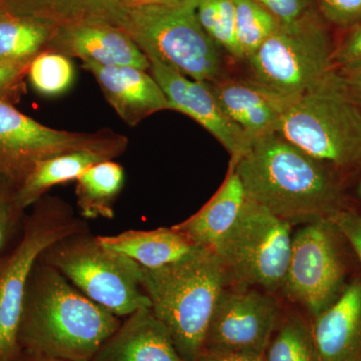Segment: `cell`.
Wrapping results in <instances>:
<instances>
[{
    "label": "cell",
    "mask_w": 361,
    "mask_h": 361,
    "mask_svg": "<svg viewBox=\"0 0 361 361\" xmlns=\"http://www.w3.org/2000/svg\"><path fill=\"white\" fill-rule=\"evenodd\" d=\"M6 11H4V7H2L1 4H0V18H2V16H6Z\"/></svg>",
    "instance_id": "41"
},
{
    "label": "cell",
    "mask_w": 361,
    "mask_h": 361,
    "mask_svg": "<svg viewBox=\"0 0 361 361\" xmlns=\"http://www.w3.org/2000/svg\"><path fill=\"white\" fill-rule=\"evenodd\" d=\"M278 317L279 307L272 297L227 287L214 310L204 350L265 355Z\"/></svg>",
    "instance_id": "12"
},
{
    "label": "cell",
    "mask_w": 361,
    "mask_h": 361,
    "mask_svg": "<svg viewBox=\"0 0 361 361\" xmlns=\"http://www.w3.org/2000/svg\"><path fill=\"white\" fill-rule=\"evenodd\" d=\"M208 84L221 108L244 133L251 146L260 137L276 133L278 123L292 104L251 78L224 77Z\"/></svg>",
    "instance_id": "16"
},
{
    "label": "cell",
    "mask_w": 361,
    "mask_h": 361,
    "mask_svg": "<svg viewBox=\"0 0 361 361\" xmlns=\"http://www.w3.org/2000/svg\"><path fill=\"white\" fill-rule=\"evenodd\" d=\"M146 56L151 75L167 97L172 111L190 116L210 133L231 157L229 170L234 169L251 144L226 115L208 82L192 80L155 56Z\"/></svg>",
    "instance_id": "13"
},
{
    "label": "cell",
    "mask_w": 361,
    "mask_h": 361,
    "mask_svg": "<svg viewBox=\"0 0 361 361\" xmlns=\"http://www.w3.org/2000/svg\"><path fill=\"white\" fill-rule=\"evenodd\" d=\"M315 4L329 25L349 30L361 23V0H315Z\"/></svg>",
    "instance_id": "30"
},
{
    "label": "cell",
    "mask_w": 361,
    "mask_h": 361,
    "mask_svg": "<svg viewBox=\"0 0 361 361\" xmlns=\"http://www.w3.org/2000/svg\"><path fill=\"white\" fill-rule=\"evenodd\" d=\"M99 239L104 246L128 256L146 269L176 262L198 248L174 227L128 230Z\"/></svg>",
    "instance_id": "21"
},
{
    "label": "cell",
    "mask_w": 361,
    "mask_h": 361,
    "mask_svg": "<svg viewBox=\"0 0 361 361\" xmlns=\"http://www.w3.org/2000/svg\"><path fill=\"white\" fill-rule=\"evenodd\" d=\"M129 139L111 130L96 133L51 129L0 99V174L16 188L40 161L78 149H109L123 155Z\"/></svg>",
    "instance_id": "11"
},
{
    "label": "cell",
    "mask_w": 361,
    "mask_h": 361,
    "mask_svg": "<svg viewBox=\"0 0 361 361\" xmlns=\"http://www.w3.org/2000/svg\"><path fill=\"white\" fill-rule=\"evenodd\" d=\"M246 202L241 180L228 171L222 186L201 210L184 222L173 226L193 245L212 248L238 218Z\"/></svg>",
    "instance_id": "19"
},
{
    "label": "cell",
    "mask_w": 361,
    "mask_h": 361,
    "mask_svg": "<svg viewBox=\"0 0 361 361\" xmlns=\"http://www.w3.org/2000/svg\"><path fill=\"white\" fill-rule=\"evenodd\" d=\"M235 7V32L244 61L250 58L281 23L254 0H233Z\"/></svg>",
    "instance_id": "25"
},
{
    "label": "cell",
    "mask_w": 361,
    "mask_h": 361,
    "mask_svg": "<svg viewBox=\"0 0 361 361\" xmlns=\"http://www.w3.org/2000/svg\"><path fill=\"white\" fill-rule=\"evenodd\" d=\"M47 51L59 52L84 63L134 66L149 71V61L123 28L104 20H85L56 27Z\"/></svg>",
    "instance_id": "14"
},
{
    "label": "cell",
    "mask_w": 361,
    "mask_h": 361,
    "mask_svg": "<svg viewBox=\"0 0 361 361\" xmlns=\"http://www.w3.org/2000/svg\"><path fill=\"white\" fill-rule=\"evenodd\" d=\"M18 361H66L56 360V358L44 357V356L28 355V353H21Z\"/></svg>",
    "instance_id": "37"
},
{
    "label": "cell",
    "mask_w": 361,
    "mask_h": 361,
    "mask_svg": "<svg viewBox=\"0 0 361 361\" xmlns=\"http://www.w3.org/2000/svg\"><path fill=\"white\" fill-rule=\"evenodd\" d=\"M336 82L361 108V66L349 70H334Z\"/></svg>",
    "instance_id": "35"
},
{
    "label": "cell",
    "mask_w": 361,
    "mask_h": 361,
    "mask_svg": "<svg viewBox=\"0 0 361 361\" xmlns=\"http://www.w3.org/2000/svg\"><path fill=\"white\" fill-rule=\"evenodd\" d=\"M336 42L318 9L281 25L246 59L250 78L261 87L293 103L332 71Z\"/></svg>",
    "instance_id": "8"
},
{
    "label": "cell",
    "mask_w": 361,
    "mask_h": 361,
    "mask_svg": "<svg viewBox=\"0 0 361 361\" xmlns=\"http://www.w3.org/2000/svg\"><path fill=\"white\" fill-rule=\"evenodd\" d=\"M75 185L78 212L82 219H113L115 204L125 184V171L114 160L101 161L85 171Z\"/></svg>",
    "instance_id": "23"
},
{
    "label": "cell",
    "mask_w": 361,
    "mask_h": 361,
    "mask_svg": "<svg viewBox=\"0 0 361 361\" xmlns=\"http://www.w3.org/2000/svg\"><path fill=\"white\" fill-rule=\"evenodd\" d=\"M356 194H357L358 198L361 200V178L357 183V187H356Z\"/></svg>",
    "instance_id": "40"
},
{
    "label": "cell",
    "mask_w": 361,
    "mask_h": 361,
    "mask_svg": "<svg viewBox=\"0 0 361 361\" xmlns=\"http://www.w3.org/2000/svg\"><path fill=\"white\" fill-rule=\"evenodd\" d=\"M361 264V213L343 207L330 217Z\"/></svg>",
    "instance_id": "33"
},
{
    "label": "cell",
    "mask_w": 361,
    "mask_h": 361,
    "mask_svg": "<svg viewBox=\"0 0 361 361\" xmlns=\"http://www.w3.org/2000/svg\"><path fill=\"white\" fill-rule=\"evenodd\" d=\"M92 361H183L170 332L151 308L126 317Z\"/></svg>",
    "instance_id": "18"
},
{
    "label": "cell",
    "mask_w": 361,
    "mask_h": 361,
    "mask_svg": "<svg viewBox=\"0 0 361 361\" xmlns=\"http://www.w3.org/2000/svg\"><path fill=\"white\" fill-rule=\"evenodd\" d=\"M23 236L6 257L0 258V361H18V331L23 303L32 271L42 254L61 240L90 231L82 218L59 197L35 204Z\"/></svg>",
    "instance_id": "6"
},
{
    "label": "cell",
    "mask_w": 361,
    "mask_h": 361,
    "mask_svg": "<svg viewBox=\"0 0 361 361\" xmlns=\"http://www.w3.org/2000/svg\"><path fill=\"white\" fill-rule=\"evenodd\" d=\"M56 26L23 16L0 18V63L30 68L40 52L47 51Z\"/></svg>",
    "instance_id": "24"
},
{
    "label": "cell",
    "mask_w": 361,
    "mask_h": 361,
    "mask_svg": "<svg viewBox=\"0 0 361 361\" xmlns=\"http://www.w3.org/2000/svg\"><path fill=\"white\" fill-rule=\"evenodd\" d=\"M230 285L211 248L195 249L170 264L142 268V286L151 310L170 332L183 361H196L218 299Z\"/></svg>",
    "instance_id": "3"
},
{
    "label": "cell",
    "mask_w": 361,
    "mask_h": 361,
    "mask_svg": "<svg viewBox=\"0 0 361 361\" xmlns=\"http://www.w3.org/2000/svg\"><path fill=\"white\" fill-rule=\"evenodd\" d=\"M126 6L128 4H142V2H151L152 0H122Z\"/></svg>",
    "instance_id": "38"
},
{
    "label": "cell",
    "mask_w": 361,
    "mask_h": 361,
    "mask_svg": "<svg viewBox=\"0 0 361 361\" xmlns=\"http://www.w3.org/2000/svg\"><path fill=\"white\" fill-rule=\"evenodd\" d=\"M253 202L290 224L330 218L345 207L339 171L271 133L232 169Z\"/></svg>",
    "instance_id": "1"
},
{
    "label": "cell",
    "mask_w": 361,
    "mask_h": 361,
    "mask_svg": "<svg viewBox=\"0 0 361 361\" xmlns=\"http://www.w3.org/2000/svg\"><path fill=\"white\" fill-rule=\"evenodd\" d=\"M265 356L267 361H322L312 325L299 316H292L281 325Z\"/></svg>",
    "instance_id": "26"
},
{
    "label": "cell",
    "mask_w": 361,
    "mask_h": 361,
    "mask_svg": "<svg viewBox=\"0 0 361 361\" xmlns=\"http://www.w3.org/2000/svg\"><path fill=\"white\" fill-rule=\"evenodd\" d=\"M23 211L16 202V184L0 174V255L8 245Z\"/></svg>",
    "instance_id": "29"
},
{
    "label": "cell",
    "mask_w": 361,
    "mask_h": 361,
    "mask_svg": "<svg viewBox=\"0 0 361 361\" xmlns=\"http://www.w3.org/2000/svg\"><path fill=\"white\" fill-rule=\"evenodd\" d=\"M40 260L118 317L151 308L142 286V266L104 246L90 231L61 240L49 247Z\"/></svg>",
    "instance_id": "7"
},
{
    "label": "cell",
    "mask_w": 361,
    "mask_h": 361,
    "mask_svg": "<svg viewBox=\"0 0 361 361\" xmlns=\"http://www.w3.org/2000/svg\"><path fill=\"white\" fill-rule=\"evenodd\" d=\"M291 227L290 223L246 200L234 224L211 248L230 285L281 290L290 260Z\"/></svg>",
    "instance_id": "9"
},
{
    "label": "cell",
    "mask_w": 361,
    "mask_h": 361,
    "mask_svg": "<svg viewBox=\"0 0 361 361\" xmlns=\"http://www.w3.org/2000/svg\"><path fill=\"white\" fill-rule=\"evenodd\" d=\"M272 13L281 25L300 20L317 9L315 0H254Z\"/></svg>",
    "instance_id": "32"
},
{
    "label": "cell",
    "mask_w": 361,
    "mask_h": 361,
    "mask_svg": "<svg viewBox=\"0 0 361 361\" xmlns=\"http://www.w3.org/2000/svg\"><path fill=\"white\" fill-rule=\"evenodd\" d=\"M343 240L330 218L307 223L292 237L281 290L313 318L336 302L348 283Z\"/></svg>",
    "instance_id": "10"
},
{
    "label": "cell",
    "mask_w": 361,
    "mask_h": 361,
    "mask_svg": "<svg viewBox=\"0 0 361 361\" xmlns=\"http://www.w3.org/2000/svg\"><path fill=\"white\" fill-rule=\"evenodd\" d=\"M199 23L222 51L237 61H244L235 32L233 0H196Z\"/></svg>",
    "instance_id": "27"
},
{
    "label": "cell",
    "mask_w": 361,
    "mask_h": 361,
    "mask_svg": "<svg viewBox=\"0 0 361 361\" xmlns=\"http://www.w3.org/2000/svg\"><path fill=\"white\" fill-rule=\"evenodd\" d=\"M361 66V23L348 30L334 47L332 70H349Z\"/></svg>",
    "instance_id": "31"
},
{
    "label": "cell",
    "mask_w": 361,
    "mask_h": 361,
    "mask_svg": "<svg viewBox=\"0 0 361 361\" xmlns=\"http://www.w3.org/2000/svg\"><path fill=\"white\" fill-rule=\"evenodd\" d=\"M196 361H267L265 355L243 353H215L202 351Z\"/></svg>",
    "instance_id": "36"
},
{
    "label": "cell",
    "mask_w": 361,
    "mask_h": 361,
    "mask_svg": "<svg viewBox=\"0 0 361 361\" xmlns=\"http://www.w3.org/2000/svg\"><path fill=\"white\" fill-rule=\"evenodd\" d=\"M75 68L65 54L40 52L30 65L27 78L33 89L45 97H58L70 90L75 80Z\"/></svg>",
    "instance_id": "28"
},
{
    "label": "cell",
    "mask_w": 361,
    "mask_h": 361,
    "mask_svg": "<svg viewBox=\"0 0 361 361\" xmlns=\"http://www.w3.org/2000/svg\"><path fill=\"white\" fill-rule=\"evenodd\" d=\"M118 27L129 33L146 56H155L192 80L214 82L225 77L222 49L199 23L196 0L128 4Z\"/></svg>",
    "instance_id": "4"
},
{
    "label": "cell",
    "mask_w": 361,
    "mask_h": 361,
    "mask_svg": "<svg viewBox=\"0 0 361 361\" xmlns=\"http://www.w3.org/2000/svg\"><path fill=\"white\" fill-rule=\"evenodd\" d=\"M28 68L0 63V99L13 104L25 90V78Z\"/></svg>",
    "instance_id": "34"
},
{
    "label": "cell",
    "mask_w": 361,
    "mask_h": 361,
    "mask_svg": "<svg viewBox=\"0 0 361 361\" xmlns=\"http://www.w3.org/2000/svg\"><path fill=\"white\" fill-rule=\"evenodd\" d=\"M122 318L82 293L40 260L32 271L21 314V353L66 361H92Z\"/></svg>",
    "instance_id": "2"
},
{
    "label": "cell",
    "mask_w": 361,
    "mask_h": 361,
    "mask_svg": "<svg viewBox=\"0 0 361 361\" xmlns=\"http://www.w3.org/2000/svg\"><path fill=\"white\" fill-rule=\"evenodd\" d=\"M312 332L322 361H361V276L314 318Z\"/></svg>",
    "instance_id": "17"
},
{
    "label": "cell",
    "mask_w": 361,
    "mask_h": 361,
    "mask_svg": "<svg viewBox=\"0 0 361 361\" xmlns=\"http://www.w3.org/2000/svg\"><path fill=\"white\" fill-rule=\"evenodd\" d=\"M9 16L35 18L56 26L85 20H104L118 26L122 0H0Z\"/></svg>",
    "instance_id": "22"
},
{
    "label": "cell",
    "mask_w": 361,
    "mask_h": 361,
    "mask_svg": "<svg viewBox=\"0 0 361 361\" xmlns=\"http://www.w3.org/2000/svg\"><path fill=\"white\" fill-rule=\"evenodd\" d=\"M120 156L109 149H78L40 161L16 188V202L25 210L44 198L52 187L77 180L96 164Z\"/></svg>",
    "instance_id": "20"
},
{
    "label": "cell",
    "mask_w": 361,
    "mask_h": 361,
    "mask_svg": "<svg viewBox=\"0 0 361 361\" xmlns=\"http://www.w3.org/2000/svg\"><path fill=\"white\" fill-rule=\"evenodd\" d=\"M82 68L94 75L108 103L130 127L158 111H172L160 85L147 71L94 63H82Z\"/></svg>",
    "instance_id": "15"
},
{
    "label": "cell",
    "mask_w": 361,
    "mask_h": 361,
    "mask_svg": "<svg viewBox=\"0 0 361 361\" xmlns=\"http://www.w3.org/2000/svg\"><path fill=\"white\" fill-rule=\"evenodd\" d=\"M276 133L339 172L361 165V108L341 89L334 70L289 106Z\"/></svg>",
    "instance_id": "5"
},
{
    "label": "cell",
    "mask_w": 361,
    "mask_h": 361,
    "mask_svg": "<svg viewBox=\"0 0 361 361\" xmlns=\"http://www.w3.org/2000/svg\"><path fill=\"white\" fill-rule=\"evenodd\" d=\"M180 0H152L151 2H158V4H175L179 2Z\"/></svg>",
    "instance_id": "39"
}]
</instances>
